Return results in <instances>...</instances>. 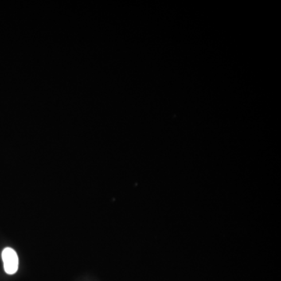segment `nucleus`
Instances as JSON below:
<instances>
[{"label": "nucleus", "instance_id": "nucleus-1", "mask_svg": "<svg viewBox=\"0 0 281 281\" xmlns=\"http://www.w3.org/2000/svg\"><path fill=\"white\" fill-rule=\"evenodd\" d=\"M2 259L5 272L9 275L16 274L19 266L17 252L11 248H4L2 252Z\"/></svg>", "mask_w": 281, "mask_h": 281}]
</instances>
